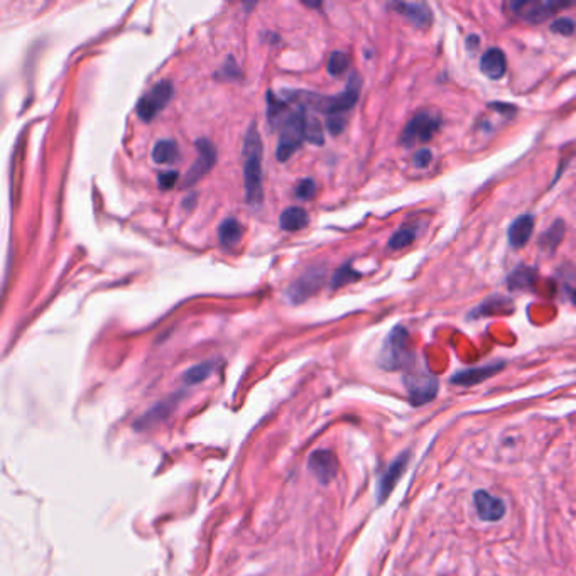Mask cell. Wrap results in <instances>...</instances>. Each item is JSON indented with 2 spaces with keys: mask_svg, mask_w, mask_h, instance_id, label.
Masks as SVG:
<instances>
[{
  "mask_svg": "<svg viewBox=\"0 0 576 576\" xmlns=\"http://www.w3.org/2000/svg\"><path fill=\"white\" fill-rule=\"evenodd\" d=\"M173 93L174 86L171 82L163 80V82L156 83V85L139 100L136 108L139 119H141L142 122H151V120L169 104V100L173 98Z\"/></svg>",
  "mask_w": 576,
  "mask_h": 576,
  "instance_id": "ba28073f",
  "label": "cell"
},
{
  "mask_svg": "<svg viewBox=\"0 0 576 576\" xmlns=\"http://www.w3.org/2000/svg\"><path fill=\"white\" fill-rule=\"evenodd\" d=\"M178 180H180V174L176 171H166V173H161L158 178L159 188L167 191V189H173L176 186Z\"/></svg>",
  "mask_w": 576,
  "mask_h": 576,
  "instance_id": "836d02e7",
  "label": "cell"
},
{
  "mask_svg": "<svg viewBox=\"0 0 576 576\" xmlns=\"http://www.w3.org/2000/svg\"><path fill=\"white\" fill-rule=\"evenodd\" d=\"M350 67V58L348 54L344 53V51H333L328 58V73L331 76H340L348 69Z\"/></svg>",
  "mask_w": 576,
  "mask_h": 576,
  "instance_id": "f1b7e54d",
  "label": "cell"
},
{
  "mask_svg": "<svg viewBox=\"0 0 576 576\" xmlns=\"http://www.w3.org/2000/svg\"><path fill=\"white\" fill-rule=\"evenodd\" d=\"M215 369H217V362H213V360H206V362L198 363V365L191 367V369H188L184 372V375H183L184 384L186 385L202 384L203 381H206V379L213 374Z\"/></svg>",
  "mask_w": 576,
  "mask_h": 576,
  "instance_id": "cb8c5ba5",
  "label": "cell"
},
{
  "mask_svg": "<svg viewBox=\"0 0 576 576\" xmlns=\"http://www.w3.org/2000/svg\"><path fill=\"white\" fill-rule=\"evenodd\" d=\"M512 309H514L512 301L507 300V298L492 296V298H488L482 306H479L473 315L487 316V315H494V313H497V315H504V313H512Z\"/></svg>",
  "mask_w": 576,
  "mask_h": 576,
  "instance_id": "603a6c76",
  "label": "cell"
},
{
  "mask_svg": "<svg viewBox=\"0 0 576 576\" xmlns=\"http://www.w3.org/2000/svg\"><path fill=\"white\" fill-rule=\"evenodd\" d=\"M302 134H304V141L311 142L315 145H323L324 142V132L323 125L315 115L304 117V125H302Z\"/></svg>",
  "mask_w": 576,
  "mask_h": 576,
  "instance_id": "4316f807",
  "label": "cell"
},
{
  "mask_svg": "<svg viewBox=\"0 0 576 576\" xmlns=\"http://www.w3.org/2000/svg\"><path fill=\"white\" fill-rule=\"evenodd\" d=\"M532 230H534V217L532 215H520V217H517L510 224L507 230L510 247L520 249V247L526 245L529 242Z\"/></svg>",
  "mask_w": 576,
  "mask_h": 576,
  "instance_id": "e0dca14e",
  "label": "cell"
},
{
  "mask_svg": "<svg viewBox=\"0 0 576 576\" xmlns=\"http://www.w3.org/2000/svg\"><path fill=\"white\" fill-rule=\"evenodd\" d=\"M407 463H409V451H404L403 455H399V457H397L396 460L387 466V470H385L384 475L381 477V480H379V485H377L379 504H382V502L391 495L394 487H396L400 477H403L404 472H406Z\"/></svg>",
  "mask_w": 576,
  "mask_h": 576,
  "instance_id": "4fadbf2b",
  "label": "cell"
},
{
  "mask_svg": "<svg viewBox=\"0 0 576 576\" xmlns=\"http://www.w3.org/2000/svg\"><path fill=\"white\" fill-rule=\"evenodd\" d=\"M173 407H174L173 400H164V403L158 404V406L152 407L151 411H147V414H144L141 419H139V421L136 422L137 429L149 428V424H152V422H159V421H163V419H166L171 411H173Z\"/></svg>",
  "mask_w": 576,
  "mask_h": 576,
  "instance_id": "484cf974",
  "label": "cell"
},
{
  "mask_svg": "<svg viewBox=\"0 0 576 576\" xmlns=\"http://www.w3.org/2000/svg\"><path fill=\"white\" fill-rule=\"evenodd\" d=\"M441 127V114L436 110H422L418 112L409 122L404 127L403 134H400L399 144L403 147L409 149L416 144H422V142L431 141L433 136L436 134Z\"/></svg>",
  "mask_w": 576,
  "mask_h": 576,
  "instance_id": "5b68a950",
  "label": "cell"
},
{
  "mask_svg": "<svg viewBox=\"0 0 576 576\" xmlns=\"http://www.w3.org/2000/svg\"><path fill=\"white\" fill-rule=\"evenodd\" d=\"M279 225L286 232H298L308 225V213L301 206H289L280 213Z\"/></svg>",
  "mask_w": 576,
  "mask_h": 576,
  "instance_id": "d6986e66",
  "label": "cell"
},
{
  "mask_svg": "<svg viewBox=\"0 0 576 576\" xmlns=\"http://www.w3.org/2000/svg\"><path fill=\"white\" fill-rule=\"evenodd\" d=\"M345 119L341 115H331L326 119V129L331 136H340L345 130Z\"/></svg>",
  "mask_w": 576,
  "mask_h": 576,
  "instance_id": "d6a6232c",
  "label": "cell"
},
{
  "mask_svg": "<svg viewBox=\"0 0 576 576\" xmlns=\"http://www.w3.org/2000/svg\"><path fill=\"white\" fill-rule=\"evenodd\" d=\"M357 279H360V272H357L355 269L352 267V262H346V264L341 265V267L335 272L333 277H331V287L338 289V287L353 283V280Z\"/></svg>",
  "mask_w": 576,
  "mask_h": 576,
  "instance_id": "83f0119b",
  "label": "cell"
},
{
  "mask_svg": "<svg viewBox=\"0 0 576 576\" xmlns=\"http://www.w3.org/2000/svg\"><path fill=\"white\" fill-rule=\"evenodd\" d=\"M490 108L492 110L499 112V114L505 115V117H514L517 114V107L516 105H510V104H502V101H494V104H490Z\"/></svg>",
  "mask_w": 576,
  "mask_h": 576,
  "instance_id": "e575fe53",
  "label": "cell"
},
{
  "mask_svg": "<svg viewBox=\"0 0 576 576\" xmlns=\"http://www.w3.org/2000/svg\"><path fill=\"white\" fill-rule=\"evenodd\" d=\"M575 2L564 0H516L509 2L507 9L514 17L527 24H541L560 10L568 9Z\"/></svg>",
  "mask_w": 576,
  "mask_h": 576,
  "instance_id": "277c9868",
  "label": "cell"
},
{
  "mask_svg": "<svg viewBox=\"0 0 576 576\" xmlns=\"http://www.w3.org/2000/svg\"><path fill=\"white\" fill-rule=\"evenodd\" d=\"M324 277H326V269L324 265H315V267L308 269L306 272L298 277L293 284L286 289V298L293 304H301L306 300L316 294L320 287L323 286Z\"/></svg>",
  "mask_w": 576,
  "mask_h": 576,
  "instance_id": "9c48e42d",
  "label": "cell"
},
{
  "mask_svg": "<svg viewBox=\"0 0 576 576\" xmlns=\"http://www.w3.org/2000/svg\"><path fill=\"white\" fill-rule=\"evenodd\" d=\"M262 139L257 127L250 125L243 141V183L245 200L250 206H259L264 200L262 189Z\"/></svg>",
  "mask_w": 576,
  "mask_h": 576,
  "instance_id": "7a4b0ae2",
  "label": "cell"
},
{
  "mask_svg": "<svg viewBox=\"0 0 576 576\" xmlns=\"http://www.w3.org/2000/svg\"><path fill=\"white\" fill-rule=\"evenodd\" d=\"M309 472L315 475V479L320 483H330L335 480L338 473V458L333 451L330 450H316L313 451L308 460Z\"/></svg>",
  "mask_w": 576,
  "mask_h": 576,
  "instance_id": "8fae6325",
  "label": "cell"
},
{
  "mask_svg": "<svg viewBox=\"0 0 576 576\" xmlns=\"http://www.w3.org/2000/svg\"><path fill=\"white\" fill-rule=\"evenodd\" d=\"M242 233L243 228L239 220H235V218H225L220 224V227H218V240H220V243L224 247H232L240 242Z\"/></svg>",
  "mask_w": 576,
  "mask_h": 576,
  "instance_id": "44dd1931",
  "label": "cell"
},
{
  "mask_svg": "<svg viewBox=\"0 0 576 576\" xmlns=\"http://www.w3.org/2000/svg\"><path fill=\"white\" fill-rule=\"evenodd\" d=\"M404 385H406L413 406H422L426 403H431L440 389L438 379L431 372L422 369L418 370L414 367L404 374Z\"/></svg>",
  "mask_w": 576,
  "mask_h": 576,
  "instance_id": "8992f818",
  "label": "cell"
},
{
  "mask_svg": "<svg viewBox=\"0 0 576 576\" xmlns=\"http://www.w3.org/2000/svg\"><path fill=\"white\" fill-rule=\"evenodd\" d=\"M180 158V149L178 144L171 139H163V141L156 142L154 149H152V161L154 164H161V166H169V164L176 163Z\"/></svg>",
  "mask_w": 576,
  "mask_h": 576,
  "instance_id": "ffe728a7",
  "label": "cell"
},
{
  "mask_svg": "<svg viewBox=\"0 0 576 576\" xmlns=\"http://www.w3.org/2000/svg\"><path fill=\"white\" fill-rule=\"evenodd\" d=\"M304 117H306L304 108H296V110H293V114H291L289 120L286 122V125L283 127V132H280L279 142H277V149H276L277 161L286 163L287 159H289L291 156L298 151L301 142L304 141V134H302Z\"/></svg>",
  "mask_w": 576,
  "mask_h": 576,
  "instance_id": "52a82bcc",
  "label": "cell"
},
{
  "mask_svg": "<svg viewBox=\"0 0 576 576\" xmlns=\"http://www.w3.org/2000/svg\"><path fill=\"white\" fill-rule=\"evenodd\" d=\"M416 237H418V227H416L414 224L404 225V227H400L399 230H397L391 239H389L387 247L391 250L406 249V247H409L411 243L414 242Z\"/></svg>",
  "mask_w": 576,
  "mask_h": 576,
  "instance_id": "d4e9b609",
  "label": "cell"
},
{
  "mask_svg": "<svg viewBox=\"0 0 576 576\" xmlns=\"http://www.w3.org/2000/svg\"><path fill=\"white\" fill-rule=\"evenodd\" d=\"M196 151H198V158H196L195 164L189 167L188 173L183 178V183H181L183 188H189V186L198 183L217 163V149H215V145L208 139H198L196 141Z\"/></svg>",
  "mask_w": 576,
  "mask_h": 576,
  "instance_id": "30bf717a",
  "label": "cell"
},
{
  "mask_svg": "<svg viewBox=\"0 0 576 576\" xmlns=\"http://www.w3.org/2000/svg\"><path fill=\"white\" fill-rule=\"evenodd\" d=\"M536 279V269L527 267V265H520L517 267L512 274L509 276L507 286L512 291H526L532 289Z\"/></svg>",
  "mask_w": 576,
  "mask_h": 576,
  "instance_id": "7402d4cb",
  "label": "cell"
},
{
  "mask_svg": "<svg viewBox=\"0 0 576 576\" xmlns=\"http://www.w3.org/2000/svg\"><path fill=\"white\" fill-rule=\"evenodd\" d=\"M502 369H504V362L488 363V365L475 367V369H465L457 372V374L450 379V382L455 385H461V387H472V385H477L480 384V382L490 379L492 375L499 374Z\"/></svg>",
  "mask_w": 576,
  "mask_h": 576,
  "instance_id": "9a60e30c",
  "label": "cell"
},
{
  "mask_svg": "<svg viewBox=\"0 0 576 576\" xmlns=\"http://www.w3.org/2000/svg\"><path fill=\"white\" fill-rule=\"evenodd\" d=\"M479 45H480L479 36L472 34V36H468V38H466V47H468L470 53H475V49L479 47Z\"/></svg>",
  "mask_w": 576,
  "mask_h": 576,
  "instance_id": "d590c367",
  "label": "cell"
},
{
  "mask_svg": "<svg viewBox=\"0 0 576 576\" xmlns=\"http://www.w3.org/2000/svg\"><path fill=\"white\" fill-rule=\"evenodd\" d=\"M389 7L418 29H428L433 24V10L424 2H392Z\"/></svg>",
  "mask_w": 576,
  "mask_h": 576,
  "instance_id": "7c38bea8",
  "label": "cell"
},
{
  "mask_svg": "<svg viewBox=\"0 0 576 576\" xmlns=\"http://www.w3.org/2000/svg\"><path fill=\"white\" fill-rule=\"evenodd\" d=\"M480 71L490 80H501L507 71V58L501 47H490L480 58Z\"/></svg>",
  "mask_w": 576,
  "mask_h": 576,
  "instance_id": "2e32d148",
  "label": "cell"
},
{
  "mask_svg": "<svg viewBox=\"0 0 576 576\" xmlns=\"http://www.w3.org/2000/svg\"><path fill=\"white\" fill-rule=\"evenodd\" d=\"M433 161V152L431 149L421 147L414 152L413 156V166L418 167V169H424V167L429 166V163Z\"/></svg>",
  "mask_w": 576,
  "mask_h": 576,
  "instance_id": "1f68e13d",
  "label": "cell"
},
{
  "mask_svg": "<svg viewBox=\"0 0 576 576\" xmlns=\"http://www.w3.org/2000/svg\"><path fill=\"white\" fill-rule=\"evenodd\" d=\"M315 181H313L311 178H304V180H301L300 183L296 184L294 195H296V198H300L301 202H308V200H311L313 196H315Z\"/></svg>",
  "mask_w": 576,
  "mask_h": 576,
  "instance_id": "f546056e",
  "label": "cell"
},
{
  "mask_svg": "<svg viewBox=\"0 0 576 576\" xmlns=\"http://www.w3.org/2000/svg\"><path fill=\"white\" fill-rule=\"evenodd\" d=\"M564 228H566V225H564V221L561 220V218L554 220L551 227H549L544 233H541V237H539V240H538L539 249H541L544 254H553L554 250L560 247L561 240H563Z\"/></svg>",
  "mask_w": 576,
  "mask_h": 576,
  "instance_id": "ac0fdd59",
  "label": "cell"
},
{
  "mask_svg": "<svg viewBox=\"0 0 576 576\" xmlns=\"http://www.w3.org/2000/svg\"><path fill=\"white\" fill-rule=\"evenodd\" d=\"M360 86H362L360 76L353 73L350 76L346 88L340 95H337V97H324V95L309 92H286V98L289 101H296L300 108H304V110L309 107L313 110L323 112L328 117L340 115L344 112H348L357 104L360 95Z\"/></svg>",
  "mask_w": 576,
  "mask_h": 576,
  "instance_id": "6da1fadb",
  "label": "cell"
},
{
  "mask_svg": "<svg viewBox=\"0 0 576 576\" xmlns=\"http://www.w3.org/2000/svg\"><path fill=\"white\" fill-rule=\"evenodd\" d=\"M379 365L385 370H409L414 367V352L409 346V333L404 326H396L385 338L379 353Z\"/></svg>",
  "mask_w": 576,
  "mask_h": 576,
  "instance_id": "3957f363",
  "label": "cell"
},
{
  "mask_svg": "<svg viewBox=\"0 0 576 576\" xmlns=\"http://www.w3.org/2000/svg\"><path fill=\"white\" fill-rule=\"evenodd\" d=\"M473 504H475L477 514L483 523H495V520H501L505 516L504 501L487 490H477L473 494Z\"/></svg>",
  "mask_w": 576,
  "mask_h": 576,
  "instance_id": "5bb4252c",
  "label": "cell"
},
{
  "mask_svg": "<svg viewBox=\"0 0 576 576\" xmlns=\"http://www.w3.org/2000/svg\"><path fill=\"white\" fill-rule=\"evenodd\" d=\"M549 29H551V32H554V34L573 36L576 25H575L573 21L570 19V17H561V19L554 21V23L549 25Z\"/></svg>",
  "mask_w": 576,
  "mask_h": 576,
  "instance_id": "4dcf8cb0",
  "label": "cell"
}]
</instances>
